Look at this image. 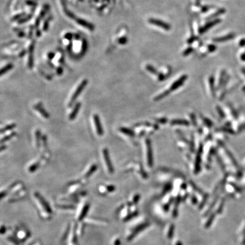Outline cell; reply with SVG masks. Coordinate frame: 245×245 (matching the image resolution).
<instances>
[{"label": "cell", "mask_w": 245, "mask_h": 245, "mask_svg": "<svg viewBox=\"0 0 245 245\" xmlns=\"http://www.w3.org/2000/svg\"><path fill=\"white\" fill-rule=\"evenodd\" d=\"M146 69H147V71L151 72V73L153 74H157V73H158L157 70L155 69V68H154V67L152 66V65H147Z\"/></svg>", "instance_id": "cell-30"}, {"label": "cell", "mask_w": 245, "mask_h": 245, "mask_svg": "<svg viewBox=\"0 0 245 245\" xmlns=\"http://www.w3.org/2000/svg\"><path fill=\"white\" fill-rule=\"evenodd\" d=\"M127 42V39L125 38H123L120 40V43L121 44H125Z\"/></svg>", "instance_id": "cell-40"}, {"label": "cell", "mask_w": 245, "mask_h": 245, "mask_svg": "<svg viewBox=\"0 0 245 245\" xmlns=\"http://www.w3.org/2000/svg\"><path fill=\"white\" fill-rule=\"evenodd\" d=\"M172 124L177 125H188L189 124V123L187 121L185 120H180V119H177V120H174L171 121Z\"/></svg>", "instance_id": "cell-26"}, {"label": "cell", "mask_w": 245, "mask_h": 245, "mask_svg": "<svg viewBox=\"0 0 245 245\" xmlns=\"http://www.w3.org/2000/svg\"><path fill=\"white\" fill-rule=\"evenodd\" d=\"M87 222L96 225H104L106 223L104 220L98 218H88Z\"/></svg>", "instance_id": "cell-18"}, {"label": "cell", "mask_w": 245, "mask_h": 245, "mask_svg": "<svg viewBox=\"0 0 245 245\" xmlns=\"http://www.w3.org/2000/svg\"><path fill=\"white\" fill-rule=\"evenodd\" d=\"M34 45H32L31 46L30 49L29 51V58H28V67L29 68L31 69L33 67V65H34V59H33V51H34V49H33Z\"/></svg>", "instance_id": "cell-21"}, {"label": "cell", "mask_w": 245, "mask_h": 245, "mask_svg": "<svg viewBox=\"0 0 245 245\" xmlns=\"http://www.w3.org/2000/svg\"><path fill=\"white\" fill-rule=\"evenodd\" d=\"M225 12H226L225 9L221 8V9L218 10L217 12H216L212 14L211 15H210L209 17L207 18V20H211V19H212L214 18L217 19L216 18H217L220 15H223V14L225 13Z\"/></svg>", "instance_id": "cell-19"}, {"label": "cell", "mask_w": 245, "mask_h": 245, "mask_svg": "<svg viewBox=\"0 0 245 245\" xmlns=\"http://www.w3.org/2000/svg\"><path fill=\"white\" fill-rule=\"evenodd\" d=\"M214 77L213 76H210L209 79V82H210V90L212 93H214Z\"/></svg>", "instance_id": "cell-32"}, {"label": "cell", "mask_w": 245, "mask_h": 245, "mask_svg": "<svg viewBox=\"0 0 245 245\" xmlns=\"http://www.w3.org/2000/svg\"><path fill=\"white\" fill-rule=\"evenodd\" d=\"M139 197H140V196H138V195H137L136 196H135L134 197V203H137V201H138V199H139Z\"/></svg>", "instance_id": "cell-44"}, {"label": "cell", "mask_w": 245, "mask_h": 245, "mask_svg": "<svg viewBox=\"0 0 245 245\" xmlns=\"http://www.w3.org/2000/svg\"><path fill=\"white\" fill-rule=\"evenodd\" d=\"M27 195V192L22 184L19 182H15L6 189L1 192V200L12 203L17 201L23 200Z\"/></svg>", "instance_id": "cell-1"}, {"label": "cell", "mask_w": 245, "mask_h": 245, "mask_svg": "<svg viewBox=\"0 0 245 245\" xmlns=\"http://www.w3.org/2000/svg\"><path fill=\"white\" fill-rule=\"evenodd\" d=\"M39 165H40V164H39V162H37L34 163V164L31 165V166L29 167L28 171H29L30 173H33V172L35 171L36 170L38 169V167H39Z\"/></svg>", "instance_id": "cell-27"}, {"label": "cell", "mask_w": 245, "mask_h": 245, "mask_svg": "<svg viewBox=\"0 0 245 245\" xmlns=\"http://www.w3.org/2000/svg\"><path fill=\"white\" fill-rule=\"evenodd\" d=\"M88 83V80H84L81 82L80 84L78 85V88L76 89L74 93L73 94L71 97L70 102L69 103V106L71 107V106L73 104V103L76 101V99L79 97L80 94L82 92V91L85 89V86L87 85Z\"/></svg>", "instance_id": "cell-6"}, {"label": "cell", "mask_w": 245, "mask_h": 245, "mask_svg": "<svg viewBox=\"0 0 245 245\" xmlns=\"http://www.w3.org/2000/svg\"><path fill=\"white\" fill-rule=\"evenodd\" d=\"M201 152H202V146L199 147V151L197 154L196 156V161H195V173L197 174L198 172L200 170V162L201 156Z\"/></svg>", "instance_id": "cell-15"}, {"label": "cell", "mask_w": 245, "mask_h": 245, "mask_svg": "<svg viewBox=\"0 0 245 245\" xmlns=\"http://www.w3.org/2000/svg\"><path fill=\"white\" fill-rule=\"evenodd\" d=\"M97 169V165L94 164L92 165L89 168V169L87 171V172L85 173L84 177L85 179L89 178L90 176H91L94 173Z\"/></svg>", "instance_id": "cell-20"}, {"label": "cell", "mask_w": 245, "mask_h": 245, "mask_svg": "<svg viewBox=\"0 0 245 245\" xmlns=\"http://www.w3.org/2000/svg\"><path fill=\"white\" fill-rule=\"evenodd\" d=\"M221 22V20L220 19L217 18V19H215L214 20L210 21V22L206 23L204 26L201 27L199 29V34H203L205 33V32H207L208 30L210 29L212 27L216 26L217 24H219Z\"/></svg>", "instance_id": "cell-10"}, {"label": "cell", "mask_w": 245, "mask_h": 245, "mask_svg": "<svg viewBox=\"0 0 245 245\" xmlns=\"http://www.w3.org/2000/svg\"><path fill=\"white\" fill-rule=\"evenodd\" d=\"M169 94V91H165L164 92H163L162 93L160 94L158 96H157V97H156L155 100H156V101H160L161 99H162V98H164L165 97H166L167 95H168Z\"/></svg>", "instance_id": "cell-31"}, {"label": "cell", "mask_w": 245, "mask_h": 245, "mask_svg": "<svg viewBox=\"0 0 245 245\" xmlns=\"http://www.w3.org/2000/svg\"><path fill=\"white\" fill-rule=\"evenodd\" d=\"M208 49L210 52H213L216 50L217 47L214 45H210L208 46Z\"/></svg>", "instance_id": "cell-34"}, {"label": "cell", "mask_w": 245, "mask_h": 245, "mask_svg": "<svg viewBox=\"0 0 245 245\" xmlns=\"http://www.w3.org/2000/svg\"><path fill=\"white\" fill-rule=\"evenodd\" d=\"M13 67V65L12 64H9L8 65H6V66L3 67L0 71V75L2 76L3 74H4L5 73H6L8 71H10Z\"/></svg>", "instance_id": "cell-23"}, {"label": "cell", "mask_w": 245, "mask_h": 245, "mask_svg": "<svg viewBox=\"0 0 245 245\" xmlns=\"http://www.w3.org/2000/svg\"><path fill=\"white\" fill-rule=\"evenodd\" d=\"M81 106V104L80 102H78L76 103L73 110H72V111L71 112V114L69 115V120H71V121L74 120L76 116L78 115V112L80 111Z\"/></svg>", "instance_id": "cell-17"}, {"label": "cell", "mask_w": 245, "mask_h": 245, "mask_svg": "<svg viewBox=\"0 0 245 245\" xmlns=\"http://www.w3.org/2000/svg\"><path fill=\"white\" fill-rule=\"evenodd\" d=\"M208 9H209V8H208V6H204V7L202 8V12H207V11L208 10Z\"/></svg>", "instance_id": "cell-45"}, {"label": "cell", "mask_w": 245, "mask_h": 245, "mask_svg": "<svg viewBox=\"0 0 245 245\" xmlns=\"http://www.w3.org/2000/svg\"><path fill=\"white\" fill-rule=\"evenodd\" d=\"M35 136L36 145H37L38 147H39L40 146V139H41V137H40L41 134H40V131L39 129L36 131Z\"/></svg>", "instance_id": "cell-28"}, {"label": "cell", "mask_w": 245, "mask_h": 245, "mask_svg": "<svg viewBox=\"0 0 245 245\" xmlns=\"http://www.w3.org/2000/svg\"><path fill=\"white\" fill-rule=\"evenodd\" d=\"M31 245H43L42 243L40 241H36L33 242Z\"/></svg>", "instance_id": "cell-39"}, {"label": "cell", "mask_w": 245, "mask_h": 245, "mask_svg": "<svg viewBox=\"0 0 245 245\" xmlns=\"http://www.w3.org/2000/svg\"><path fill=\"white\" fill-rule=\"evenodd\" d=\"M78 234L76 232V223L69 225L63 237V241L65 245H78Z\"/></svg>", "instance_id": "cell-3"}, {"label": "cell", "mask_w": 245, "mask_h": 245, "mask_svg": "<svg viewBox=\"0 0 245 245\" xmlns=\"http://www.w3.org/2000/svg\"><path fill=\"white\" fill-rule=\"evenodd\" d=\"M194 51V48L192 47H188V48L186 49L184 52H183V55L184 56H187L188 55H189L190 54H191L192 52Z\"/></svg>", "instance_id": "cell-33"}, {"label": "cell", "mask_w": 245, "mask_h": 245, "mask_svg": "<svg viewBox=\"0 0 245 245\" xmlns=\"http://www.w3.org/2000/svg\"><path fill=\"white\" fill-rule=\"evenodd\" d=\"M15 127H16V124H14V123L5 126L2 129H1V134H3V133H4L5 132H7V131H11V130H12V129H14V128H15Z\"/></svg>", "instance_id": "cell-25"}, {"label": "cell", "mask_w": 245, "mask_h": 245, "mask_svg": "<svg viewBox=\"0 0 245 245\" xmlns=\"http://www.w3.org/2000/svg\"><path fill=\"white\" fill-rule=\"evenodd\" d=\"M235 34L234 33H230L227 35L223 36L222 37H219V38H214V42L216 43H223V42H225L227 41L228 40H232L233 39H234L235 38Z\"/></svg>", "instance_id": "cell-14"}, {"label": "cell", "mask_w": 245, "mask_h": 245, "mask_svg": "<svg viewBox=\"0 0 245 245\" xmlns=\"http://www.w3.org/2000/svg\"><path fill=\"white\" fill-rule=\"evenodd\" d=\"M147 163L149 166L153 165V153H152L151 143L149 140H147Z\"/></svg>", "instance_id": "cell-13"}, {"label": "cell", "mask_w": 245, "mask_h": 245, "mask_svg": "<svg viewBox=\"0 0 245 245\" xmlns=\"http://www.w3.org/2000/svg\"><path fill=\"white\" fill-rule=\"evenodd\" d=\"M6 148V146L5 145H2L1 147V152H2Z\"/></svg>", "instance_id": "cell-46"}, {"label": "cell", "mask_w": 245, "mask_h": 245, "mask_svg": "<svg viewBox=\"0 0 245 245\" xmlns=\"http://www.w3.org/2000/svg\"><path fill=\"white\" fill-rule=\"evenodd\" d=\"M93 120L94 124L95 125L96 130H97V133L99 136H102L103 134V130L102 126L101 124L100 118L97 114L94 115Z\"/></svg>", "instance_id": "cell-11"}, {"label": "cell", "mask_w": 245, "mask_h": 245, "mask_svg": "<svg viewBox=\"0 0 245 245\" xmlns=\"http://www.w3.org/2000/svg\"><path fill=\"white\" fill-rule=\"evenodd\" d=\"M241 60L243 61H245V52H243V54H241V56H240Z\"/></svg>", "instance_id": "cell-41"}, {"label": "cell", "mask_w": 245, "mask_h": 245, "mask_svg": "<svg viewBox=\"0 0 245 245\" xmlns=\"http://www.w3.org/2000/svg\"><path fill=\"white\" fill-rule=\"evenodd\" d=\"M201 0H196V5L197 6H199L200 5Z\"/></svg>", "instance_id": "cell-47"}, {"label": "cell", "mask_w": 245, "mask_h": 245, "mask_svg": "<svg viewBox=\"0 0 245 245\" xmlns=\"http://www.w3.org/2000/svg\"><path fill=\"white\" fill-rule=\"evenodd\" d=\"M148 22L153 25H155L156 26L161 27L162 28H163L164 30H166V31H169L171 29V26L170 25L169 23L164 22L163 21H161L160 19H156V18H150L148 20Z\"/></svg>", "instance_id": "cell-8"}, {"label": "cell", "mask_w": 245, "mask_h": 245, "mask_svg": "<svg viewBox=\"0 0 245 245\" xmlns=\"http://www.w3.org/2000/svg\"><path fill=\"white\" fill-rule=\"evenodd\" d=\"M217 111L220 113L219 114H220V115L221 116H223V112L222 111V110H221V108H220V107H217Z\"/></svg>", "instance_id": "cell-43"}, {"label": "cell", "mask_w": 245, "mask_h": 245, "mask_svg": "<svg viewBox=\"0 0 245 245\" xmlns=\"http://www.w3.org/2000/svg\"><path fill=\"white\" fill-rule=\"evenodd\" d=\"M177 245H182V244L180 242H178V243L177 244Z\"/></svg>", "instance_id": "cell-48"}, {"label": "cell", "mask_w": 245, "mask_h": 245, "mask_svg": "<svg viewBox=\"0 0 245 245\" xmlns=\"http://www.w3.org/2000/svg\"><path fill=\"white\" fill-rule=\"evenodd\" d=\"M196 39V37H192L191 38H190V39H188V43H192Z\"/></svg>", "instance_id": "cell-42"}, {"label": "cell", "mask_w": 245, "mask_h": 245, "mask_svg": "<svg viewBox=\"0 0 245 245\" xmlns=\"http://www.w3.org/2000/svg\"><path fill=\"white\" fill-rule=\"evenodd\" d=\"M32 199L41 219L48 221L53 217V211L49 203L38 192H34Z\"/></svg>", "instance_id": "cell-2"}, {"label": "cell", "mask_w": 245, "mask_h": 245, "mask_svg": "<svg viewBox=\"0 0 245 245\" xmlns=\"http://www.w3.org/2000/svg\"><path fill=\"white\" fill-rule=\"evenodd\" d=\"M239 45L241 47H245V38L242 39L239 42Z\"/></svg>", "instance_id": "cell-37"}, {"label": "cell", "mask_w": 245, "mask_h": 245, "mask_svg": "<svg viewBox=\"0 0 245 245\" xmlns=\"http://www.w3.org/2000/svg\"><path fill=\"white\" fill-rule=\"evenodd\" d=\"M14 234L18 241L23 243L27 241L30 237V233L27 229L23 227H18L13 232Z\"/></svg>", "instance_id": "cell-5"}, {"label": "cell", "mask_w": 245, "mask_h": 245, "mask_svg": "<svg viewBox=\"0 0 245 245\" xmlns=\"http://www.w3.org/2000/svg\"><path fill=\"white\" fill-rule=\"evenodd\" d=\"M4 240L8 245H21V242L15 236L13 232H7L5 233ZM3 236V235H2Z\"/></svg>", "instance_id": "cell-7"}, {"label": "cell", "mask_w": 245, "mask_h": 245, "mask_svg": "<svg viewBox=\"0 0 245 245\" xmlns=\"http://www.w3.org/2000/svg\"><path fill=\"white\" fill-rule=\"evenodd\" d=\"M187 75H183L182 77H180L178 80L176 81L175 82L173 83V84L171 85L170 90L174 91L175 90L178 89L179 87H180V86L183 85L184 81L187 80Z\"/></svg>", "instance_id": "cell-12"}, {"label": "cell", "mask_w": 245, "mask_h": 245, "mask_svg": "<svg viewBox=\"0 0 245 245\" xmlns=\"http://www.w3.org/2000/svg\"><path fill=\"white\" fill-rule=\"evenodd\" d=\"M120 131L121 132L124 134L126 135H128L130 137H133L134 136V132L131 130V129H129V128H124V127H121L120 128Z\"/></svg>", "instance_id": "cell-24"}, {"label": "cell", "mask_w": 245, "mask_h": 245, "mask_svg": "<svg viewBox=\"0 0 245 245\" xmlns=\"http://www.w3.org/2000/svg\"><path fill=\"white\" fill-rule=\"evenodd\" d=\"M113 245H121V241L119 239H116L115 241L113 242Z\"/></svg>", "instance_id": "cell-38"}, {"label": "cell", "mask_w": 245, "mask_h": 245, "mask_svg": "<svg viewBox=\"0 0 245 245\" xmlns=\"http://www.w3.org/2000/svg\"><path fill=\"white\" fill-rule=\"evenodd\" d=\"M90 208V203L88 201L82 200L76 210L75 220L76 223H82L86 218Z\"/></svg>", "instance_id": "cell-4"}, {"label": "cell", "mask_w": 245, "mask_h": 245, "mask_svg": "<svg viewBox=\"0 0 245 245\" xmlns=\"http://www.w3.org/2000/svg\"><path fill=\"white\" fill-rule=\"evenodd\" d=\"M76 21L77 23H78V25H80L81 26H83L85 28H86L88 29H89L90 30H93L94 26L90 24L89 23L87 22L86 21H85L84 20L80 19V18H77L76 17L74 19Z\"/></svg>", "instance_id": "cell-16"}, {"label": "cell", "mask_w": 245, "mask_h": 245, "mask_svg": "<svg viewBox=\"0 0 245 245\" xmlns=\"http://www.w3.org/2000/svg\"><path fill=\"white\" fill-rule=\"evenodd\" d=\"M214 214H212L211 216H210V219L208 220V221H207V223H206V225H205V227H210V225H211V223H212V221L214 220Z\"/></svg>", "instance_id": "cell-35"}, {"label": "cell", "mask_w": 245, "mask_h": 245, "mask_svg": "<svg viewBox=\"0 0 245 245\" xmlns=\"http://www.w3.org/2000/svg\"><path fill=\"white\" fill-rule=\"evenodd\" d=\"M174 225H171V227L170 228L169 232L168 233V237L169 238H171L173 235V233H174Z\"/></svg>", "instance_id": "cell-36"}, {"label": "cell", "mask_w": 245, "mask_h": 245, "mask_svg": "<svg viewBox=\"0 0 245 245\" xmlns=\"http://www.w3.org/2000/svg\"><path fill=\"white\" fill-rule=\"evenodd\" d=\"M15 133L14 132V133H12V134H9L8 135L5 136L4 137H3L1 139V144H3L5 142L10 140L13 136H15Z\"/></svg>", "instance_id": "cell-29"}, {"label": "cell", "mask_w": 245, "mask_h": 245, "mask_svg": "<svg viewBox=\"0 0 245 245\" xmlns=\"http://www.w3.org/2000/svg\"><path fill=\"white\" fill-rule=\"evenodd\" d=\"M34 108H35L36 110H37L38 111L41 113V114L44 116L45 118H48L49 117V115L48 114V113L47 111L45 110V109L43 108V107H42L41 106H39V105H37L35 106Z\"/></svg>", "instance_id": "cell-22"}, {"label": "cell", "mask_w": 245, "mask_h": 245, "mask_svg": "<svg viewBox=\"0 0 245 245\" xmlns=\"http://www.w3.org/2000/svg\"><path fill=\"white\" fill-rule=\"evenodd\" d=\"M103 155L104 160L105 161L106 165L107 166V170L110 174H112L114 172V169L112 164L111 161L110 160V157L109 152L107 148H104L103 149Z\"/></svg>", "instance_id": "cell-9"}]
</instances>
